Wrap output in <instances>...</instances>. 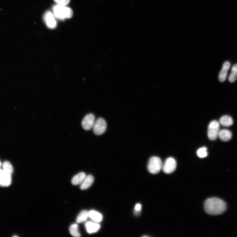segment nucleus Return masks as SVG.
Returning a JSON list of instances; mask_svg holds the SVG:
<instances>
[{"mask_svg":"<svg viewBox=\"0 0 237 237\" xmlns=\"http://www.w3.org/2000/svg\"><path fill=\"white\" fill-rule=\"evenodd\" d=\"M225 202L218 198H212L206 200L204 204L206 212L212 215H218L224 213L226 209Z\"/></svg>","mask_w":237,"mask_h":237,"instance_id":"1","label":"nucleus"},{"mask_svg":"<svg viewBox=\"0 0 237 237\" xmlns=\"http://www.w3.org/2000/svg\"><path fill=\"white\" fill-rule=\"evenodd\" d=\"M54 13L55 16L60 19H70L73 16L72 9L64 6L58 5L54 8Z\"/></svg>","mask_w":237,"mask_h":237,"instance_id":"2","label":"nucleus"},{"mask_svg":"<svg viewBox=\"0 0 237 237\" xmlns=\"http://www.w3.org/2000/svg\"><path fill=\"white\" fill-rule=\"evenodd\" d=\"M162 161L159 158L153 157L149 160L148 169L151 174H156L159 172L162 167Z\"/></svg>","mask_w":237,"mask_h":237,"instance_id":"3","label":"nucleus"},{"mask_svg":"<svg viewBox=\"0 0 237 237\" xmlns=\"http://www.w3.org/2000/svg\"><path fill=\"white\" fill-rule=\"evenodd\" d=\"M220 125L217 121L214 120L209 124L208 129V137L210 140H214L218 136Z\"/></svg>","mask_w":237,"mask_h":237,"instance_id":"4","label":"nucleus"},{"mask_svg":"<svg viewBox=\"0 0 237 237\" xmlns=\"http://www.w3.org/2000/svg\"><path fill=\"white\" fill-rule=\"evenodd\" d=\"M106 127L105 121L103 118H99L95 122L93 127L94 132L96 135H101L105 132Z\"/></svg>","mask_w":237,"mask_h":237,"instance_id":"5","label":"nucleus"},{"mask_svg":"<svg viewBox=\"0 0 237 237\" xmlns=\"http://www.w3.org/2000/svg\"><path fill=\"white\" fill-rule=\"evenodd\" d=\"M176 166L175 160L172 158H169L165 160L162 168L164 173L170 174L175 171Z\"/></svg>","mask_w":237,"mask_h":237,"instance_id":"6","label":"nucleus"},{"mask_svg":"<svg viewBox=\"0 0 237 237\" xmlns=\"http://www.w3.org/2000/svg\"><path fill=\"white\" fill-rule=\"evenodd\" d=\"M95 117L92 114L86 115L82 121V125L83 129L89 131L93 128L95 123Z\"/></svg>","mask_w":237,"mask_h":237,"instance_id":"7","label":"nucleus"},{"mask_svg":"<svg viewBox=\"0 0 237 237\" xmlns=\"http://www.w3.org/2000/svg\"><path fill=\"white\" fill-rule=\"evenodd\" d=\"M11 174L0 169V186H8L11 185Z\"/></svg>","mask_w":237,"mask_h":237,"instance_id":"8","label":"nucleus"},{"mask_svg":"<svg viewBox=\"0 0 237 237\" xmlns=\"http://www.w3.org/2000/svg\"><path fill=\"white\" fill-rule=\"evenodd\" d=\"M230 66L231 64L228 62H226L223 64L222 69L219 75V79L220 82H224L225 80Z\"/></svg>","mask_w":237,"mask_h":237,"instance_id":"9","label":"nucleus"},{"mask_svg":"<svg viewBox=\"0 0 237 237\" xmlns=\"http://www.w3.org/2000/svg\"><path fill=\"white\" fill-rule=\"evenodd\" d=\"M45 19L46 24L49 28L54 29L56 28L57 22L51 12H47L45 16Z\"/></svg>","mask_w":237,"mask_h":237,"instance_id":"10","label":"nucleus"},{"mask_svg":"<svg viewBox=\"0 0 237 237\" xmlns=\"http://www.w3.org/2000/svg\"><path fill=\"white\" fill-rule=\"evenodd\" d=\"M85 227L87 232L92 234L97 232L100 228L98 223L92 222H88L86 223Z\"/></svg>","mask_w":237,"mask_h":237,"instance_id":"11","label":"nucleus"},{"mask_svg":"<svg viewBox=\"0 0 237 237\" xmlns=\"http://www.w3.org/2000/svg\"><path fill=\"white\" fill-rule=\"evenodd\" d=\"M94 181V178L92 175H89L86 177L82 182L80 186L82 190H85L89 188L93 184Z\"/></svg>","mask_w":237,"mask_h":237,"instance_id":"12","label":"nucleus"},{"mask_svg":"<svg viewBox=\"0 0 237 237\" xmlns=\"http://www.w3.org/2000/svg\"><path fill=\"white\" fill-rule=\"evenodd\" d=\"M218 136L220 139L223 141H228L232 137L231 131L226 129H223L220 131Z\"/></svg>","mask_w":237,"mask_h":237,"instance_id":"13","label":"nucleus"},{"mask_svg":"<svg viewBox=\"0 0 237 237\" xmlns=\"http://www.w3.org/2000/svg\"><path fill=\"white\" fill-rule=\"evenodd\" d=\"M86 177L85 173L80 172L73 177L72 180V184L73 185H77L82 184Z\"/></svg>","mask_w":237,"mask_h":237,"instance_id":"14","label":"nucleus"},{"mask_svg":"<svg viewBox=\"0 0 237 237\" xmlns=\"http://www.w3.org/2000/svg\"><path fill=\"white\" fill-rule=\"evenodd\" d=\"M220 123L223 126L228 127L231 126L233 124V120L231 117L225 116L220 118Z\"/></svg>","mask_w":237,"mask_h":237,"instance_id":"15","label":"nucleus"},{"mask_svg":"<svg viewBox=\"0 0 237 237\" xmlns=\"http://www.w3.org/2000/svg\"><path fill=\"white\" fill-rule=\"evenodd\" d=\"M89 217L94 221L100 222L102 220V215L99 212L94 211H91L89 212Z\"/></svg>","mask_w":237,"mask_h":237,"instance_id":"16","label":"nucleus"},{"mask_svg":"<svg viewBox=\"0 0 237 237\" xmlns=\"http://www.w3.org/2000/svg\"><path fill=\"white\" fill-rule=\"evenodd\" d=\"M89 217V212L85 210L81 212L78 215L77 219L78 223H81L86 221Z\"/></svg>","mask_w":237,"mask_h":237,"instance_id":"17","label":"nucleus"},{"mask_svg":"<svg viewBox=\"0 0 237 237\" xmlns=\"http://www.w3.org/2000/svg\"><path fill=\"white\" fill-rule=\"evenodd\" d=\"M237 78V64L234 65L232 68L231 73L229 78L230 82L234 83L235 82Z\"/></svg>","mask_w":237,"mask_h":237,"instance_id":"18","label":"nucleus"},{"mask_svg":"<svg viewBox=\"0 0 237 237\" xmlns=\"http://www.w3.org/2000/svg\"><path fill=\"white\" fill-rule=\"evenodd\" d=\"M69 231L71 235L74 237H79L81 236L78 231V226L77 224L72 225L70 227Z\"/></svg>","mask_w":237,"mask_h":237,"instance_id":"19","label":"nucleus"},{"mask_svg":"<svg viewBox=\"0 0 237 237\" xmlns=\"http://www.w3.org/2000/svg\"><path fill=\"white\" fill-rule=\"evenodd\" d=\"M3 167L4 171L11 175L13 172V168L9 162L6 161L4 162Z\"/></svg>","mask_w":237,"mask_h":237,"instance_id":"20","label":"nucleus"},{"mask_svg":"<svg viewBox=\"0 0 237 237\" xmlns=\"http://www.w3.org/2000/svg\"><path fill=\"white\" fill-rule=\"evenodd\" d=\"M207 148L205 147L199 148L197 151V154L198 157L201 158L206 157L207 155Z\"/></svg>","mask_w":237,"mask_h":237,"instance_id":"21","label":"nucleus"},{"mask_svg":"<svg viewBox=\"0 0 237 237\" xmlns=\"http://www.w3.org/2000/svg\"><path fill=\"white\" fill-rule=\"evenodd\" d=\"M59 5L64 6L68 4L70 0H54Z\"/></svg>","mask_w":237,"mask_h":237,"instance_id":"22","label":"nucleus"},{"mask_svg":"<svg viewBox=\"0 0 237 237\" xmlns=\"http://www.w3.org/2000/svg\"><path fill=\"white\" fill-rule=\"evenodd\" d=\"M141 206L140 204H137L135 207V209L137 211H139L140 210Z\"/></svg>","mask_w":237,"mask_h":237,"instance_id":"23","label":"nucleus"},{"mask_svg":"<svg viewBox=\"0 0 237 237\" xmlns=\"http://www.w3.org/2000/svg\"><path fill=\"white\" fill-rule=\"evenodd\" d=\"M1 166H2V163L1 161H0V167H1Z\"/></svg>","mask_w":237,"mask_h":237,"instance_id":"24","label":"nucleus"}]
</instances>
